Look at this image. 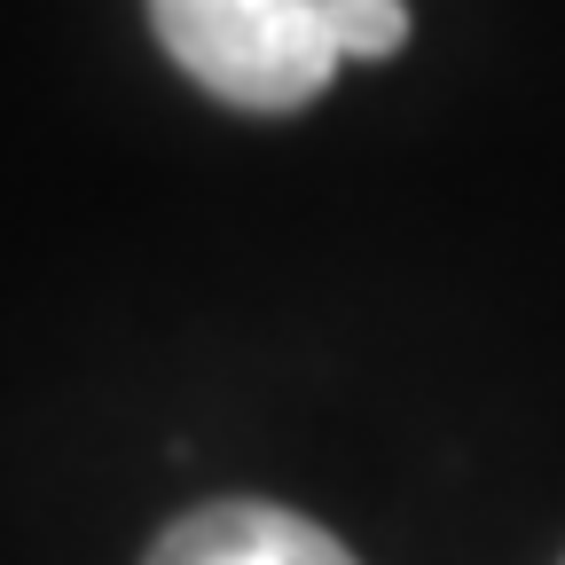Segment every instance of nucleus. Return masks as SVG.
I'll return each instance as SVG.
<instances>
[{
    "instance_id": "obj_2",
    "label": "nucleus",
    "mask_w": 565,
    "mask_h": 565,
    "mask_svg": "<svg viewBox=\"0 0 565 565\" xmlns=\"http://www.w3.org/2000/svg\"><path fill=\"white\" fill-rule=\"evenodd\" d=\"M141 565H362V557L299 511L228 494V503H196L189 519H173Z\"/></svg>"
},
{
    "instance_id": "obj_3",
    "label": "nucleus",
    "mask_w": 565,
    "mask_h": 565,
    "mask_svg": "<svg viewBox=\"0 0 565 565\" xmlns=\"http://www.w3.org/2000/svg\"><path fill=\"white\" fill-rule=\"evenodd\" d=\"M315 9H322L330 47L353 63H385L408 40V0H315Z\"/></svg>"
},
{
    "instance_id": "obj_1",
    "label": "nucleus",
    "mask_w": 565,
    "mask_h": 565,
    "mask_svg": "<svg viewBox=\"0 0 565 565\" xmlns=\"http://www.w3.org/2000/svg\"><path fill=\"white\" fill-rule=\"evenodd\" d=\"M166 55L236 110H307L345 63L315 0H150Z\"/></svg>"
}]
</instances>
